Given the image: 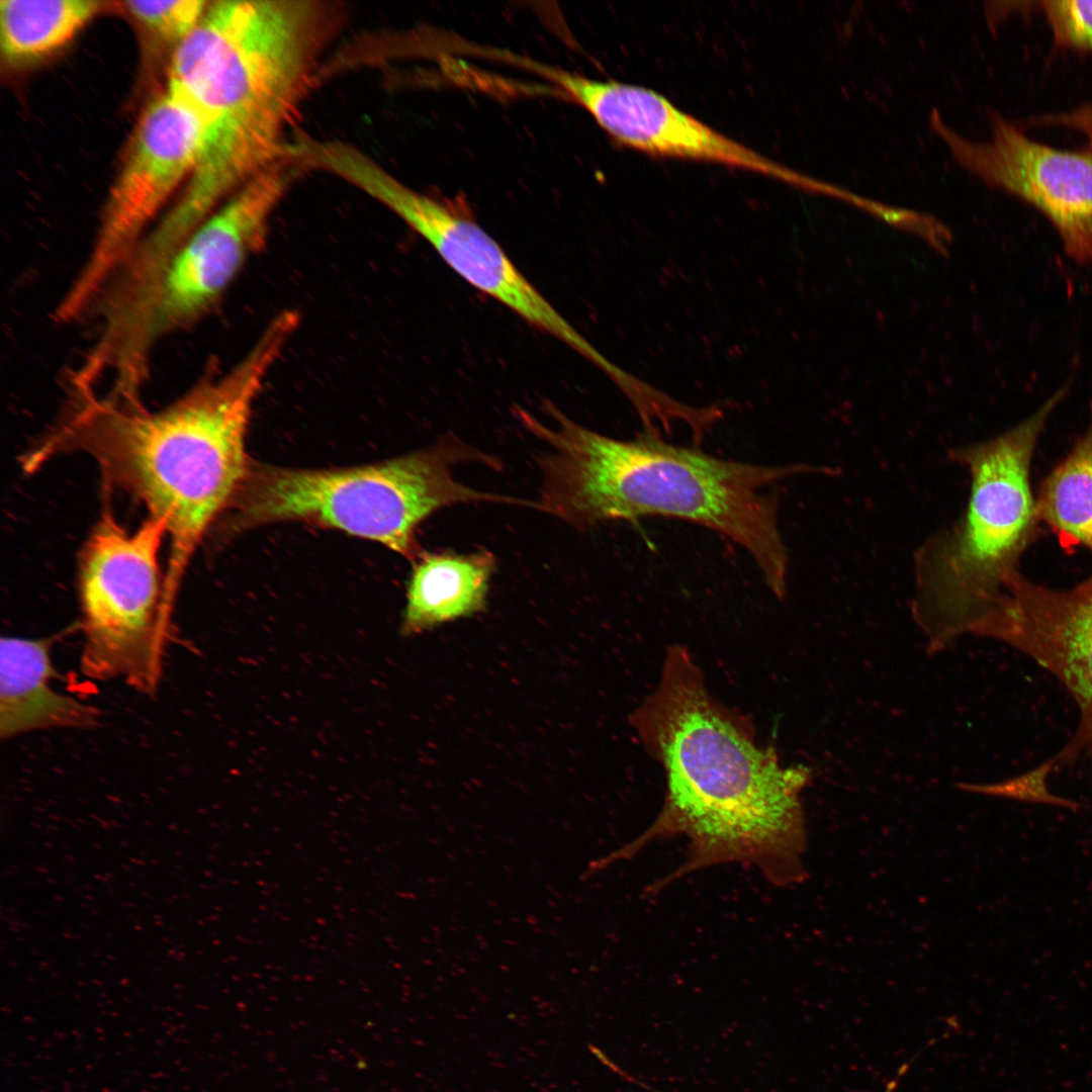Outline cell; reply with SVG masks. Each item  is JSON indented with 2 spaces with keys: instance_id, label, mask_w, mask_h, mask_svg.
Masks as SVG:
<instances>
[{
  "instance_id": "14",
  "label": "cell",
  "mask_w": 1092,
  "mask_h": 1092,
  "mask_svg": "<svg viewBox=\"0 0 1092 1092\" xmlns=\"http://www.w3.org/2000/svg\"><path fill=\"white\" fill-rule=\"evenodd\" d=\"M52 638L7 636L0 643V738L50 729H91L100 713L54 690Z\"/></svg>"
},
{
  "instance_id": "2",
  "label": "cell",
  "mask_w": 1092,
  "mask_h": 1092,
  "mask_svg": "<svg viewBox=\"0 0 1092 1092\" xmlns=\"http://www.w3.org/2000/svg\"><path fill=\"white\" fill-rule=\"evenodd\" d=\"M298 324L294 312L282 310L239 363L202 377L157 411L98 391L71 392L69 412L28 454L25 467L35 469L62 452L91 456L107 481L166 523V585L175 599L195 549L248 476L252 408Z\"/></svg>"
},
{
  "instance_id": "15",
  "label": "cell",
  "mask_w": 1092,
  "mask_h": 1092,
  "mask_svg": "<svg viewBox=\"0 0 1092 1092\" xmlns=\"http://www.w3.org/2000/svg\"><path fill=\"white\" fill-rule=\"evenodd\" d=\"M493 567L488 552L422 556L408 581L401 632L418 634L483 610Z\"/></svg>"
},
{
  "instance_id": "21",
  "label": "cell",
  "mask_w": 1092,
  "mask_h": 1092,
  "mask_svg": "<svg viewBox=\"0 0 1092 1092\" xmlns=\"http://www.w3.org/2000/svg\"><path fill=\"white\" fill-rule=\"evenodd\" d=\"M1070 123L1092 143V102L1076 107L1070 115Z\"/></svg>"
},
{
  "instance_id": "12",
  "label": "cell",
  "mask_w": 1092,
  "mask_h": 1092,
  "mask_svg": "<svg viewBox=\"0 0 1092 1092\" xmlns=\"http://www.w3.org/2000/svg\"><path fill=\"white\" fill-rule=\"evenodd\" d=\"M581 105L614 140L658 157L717 163L749 170L804 189L808 176L765 158L681 111L641 86L594 80L526 60Z\"/></svg>"
},
{
  "instance_id": "20",
  "label": "cell",
  "mask_w": 1092,
  "mask_h": 1092,
  "mask_svg": "<svg viewBox=\"0 0 1092 1092\" xmlns=\"http://www.w3.org/2000/svg\"><path fill=\"white\" fill-rule=\"evenodd\" d=\"M1056 766L1054 759H1050L1028 772L1004 782L995 784L958 783L956 787L961 791L973 794L1050 804L1078 810L1081 807L1078 803L1058 797L1048 790L1046 779Z\"/></svg>"
},
{
  "instance_id": "5",
  "label": "cell",
  "mask_w": 1092,
  "mask_h": 1092,
  "mask_svg": "<svg viewBox=\"0 0 1092 1092\" xmlns=\"http://www.w3.org/2000/svg\"><path fill=\"white\" fill-rule=\"evenodd\" d=\"M1058 390L1025 421L991 440L953 449L970 473L967 508L949 529L931 535L914 556L912 615L927 652L965 633L980 636L998 609L1039 520L1030 464L1049 418L1065 397Z\"/></svg>"
},
{
  "instance_id": "9",
  "label": "cell",
  "mask_w": 1092,
  "mask_h": 1092,
  "mask_svg": "<svg viewBox=\"0 0 1092 1092\" xmlns=\"http://www.w3.org/2000/svg\"><path fill=\"white\" fill-rule=\"evenodd\" d=\"M193 109L166 90L142 114L93 244L54 309L58 324L89 315L100 294L189 179L202 143Z\"/></svg>"
},
{
  "instance_id": "13",
  "label": "cell",
  "mask_w": 1092,
  "mask_h": 1092,
  "mask_svg": "<svg viewBox=\"0 0 1092 1092\" xmlns=\"http://www.w3.org/2000/svg\"><path fill=\"white\" fill-rule=\"evenodd\" d=\"M983 637L1018 649L1052 672L1075 700L1080 721L1057 766L1092 759V575L1057 590L1017 573Z\"/></svg>"
},
{
  "instance_id": "8",
  "label": "cell",
  "mask_w": 1092,
  "mask_h": 1092,
  "mask_svg": "<svg viewBox=\"0 0 1092 1092\" xmlns=\"http://www.w3.org/2000/svg\"><path fill=\"white\" fill-rule=\"evenodd\" d=\"M166 536L160 519L128 532L110 513L91 532L78 579L86 677L122 679L147 696L158 690L173 607L159 560Z\"/></svg>"
},
{
  "instance_id": "16",
  "label": "cell",
  "mask_w": 1092,
  "mask_h": 1092,
  "mask_svg": "<svg viewBox=\"0 0 1092 1092\" xmlns=\"http://www.w3.org/2000/svg\"><path fill=\"white\" fill-rule=\"evenodd\" d=\"M106 4L90 0H2L3 58L20 65L40 60L69 42Z\"/></svg>"
},
{
  "instance_id": "19",
  "label": "cell",
  "mask_w": 1092,
  "mask_h": 1092,
  "mask_svg": "<svg viewBox=\"0 0 1092 1092\" xmlns=\"http://www.w3.org/2000/svg\"><path fill=\"white\" fill-rule=\"evenodd\" d=\"M1033 4L1045 17L1057 47L1092 52V1L1041 0Z\"/></svg>"
},
{
  "instance_id": "1",
  "label": "cell",
  "mask_w": 1092,
  "mask_h": 1092,
  "mask_svg": "<svg viewBox=\"0 0 1092 1092\" xmlns=\"http://www.w3.org/2000/svg\"><path fill=\"white\" fill-rule=\"evenodd\" d=\"M632 719L664 768V803L641 835L592 861L593 874L653 840L681 835L689 840L685 861L650 892L726 862L754 866L777 886L806 879L801 792L810 768L783 767L772 747L757 746L750 725L709 694L686 648L668 649L658 688Z\"/></svg>"
},
{
  "instance_id": "7",
  "label": "cell",
  "mask_w": 1092,
  "mask_h": 1092,
  "mask_svg": "<svg viewBox=\"0 0 1092 1092\" xmlns=\"http://www.w3.org/2000/svg\"><path fill=\"white\" fill-rule=\"evenodd\" d=\"M296 167L279 159L238 188L175 250L139 302L103 332L102 345L121 380L145 384L156 346L218 304L266 243L271 215Z\"/></svg>"
},
{
  "instance_id": "4",
  "label": "cell",
  "mask_w": 1092,
  "mask_h": 1092,
  "mask_svg": "<svg viewBox=\"0 0 1092 1092\" xmlns=\"http://www.w3.org/2000/svg\"><path fill=\"white\" fill-rule=\"evenodd\" d=\"M546 426L518 417L549 451L539 460L542 489L535 509L577 529L612 520L656 516L696 523L742 546L780 599L787 592L788 552L779 529V500L762 490L786 477L818 472L807 464L763 466L711 456L646 433L621 441L585 429L548 405Z\"/></svg>"
},
{
  "instance_id": "6",
  "label": "cell",
  "mask_w": 1092,
  "mask_h": 1092,
  "mask_svg": "<svg viewBox=\"0 0 1092 1092\" xmlns=\"http://www.w3.org/2000/svg\"><path fill=\"white\" fill-rule=\"evenodd\" d=\"M496 461L454 437L421 451L372 465L303 470L251 464L228 511L232 532L282 521H303L377 541L408 558L415 532L432 513L460 503L523 506L515 497L482 492L453 476L462 462Z\"/></svg>"
},
{
  "instance_id": "17",
  "label": "cell",
  "mask_w": 1092,
  "mask_h": 1092,
  "mask_svg": "<svg viewBox=\"0 0 1092 1092\" xmlns=\"http://www.w3.org/2000/svg\"><path fill=\"white\" fill-rule=\"evenodd\" d=\"M1036 508L1067 545L1092 552V417L1087 431L1043 480Z\"/></svg>"
},
{
  "instance_id": "3",
  "label": "cell",
  "mask_w": 1092,
  "mask_h": 1092,
  "mask_svg": "<svg viewBox=\"0 0 1092 1092\" xmlns=\"http://www.w3.org/2000/svg\"><path fill=\"white\" fill-rule=\"evenodd\" d=\"M339 16L323 1H218L176 44L166 90L193 109L203 130L170 209L178 226L194 229L280 159Z\"/></svg>"
},
{
  "instance_id": "18",
  "label": "cell",
  "mask_w": 1092,
  "mask_h": 1092,
  "mask_svg": "<svg viewBox=\"0 0 1092 1092\" xmlns=\"http://www.w3.org/2000/svg\"><path fill=\"white\" fill-rule=\"evenodd\" d=\"M208 2L203 0L125 1L124 9L164 40L184 39L199 23Z\"/></svg>"
},
{
  "instance_id": "11",
  "label": "cell",
  "mask_w": 1092,
  "mask_h": 1092,
  "mask_svg": "<svg viewBox=\"0 0 1092 1092\" xmlns=\"http://www.w3.org/2000/svg\"><path fill=\"white\" fill-rule=\"evenodd\" d=\"M989 119L988 142L967 140L936 108L928 122L964 169L1035 207L1055 226L1070 257L1092 262V146L1079 151L1053 148L995 111Z\"/></svg>"
},
{
  "instance_id": "10",
  "label": "cell",
  "mask_w": 1092,
  "mask_h": 1092,
  "mask_svg": "<svg viewBox=\"0 0 1092 1092\" xmlns=\"http://www.w3.org/2000/svg\"><path fill=\"white\" fill-rule=\"evenodd\" d=\"M329 170L393 211L469 284L585 358L592 356L594 347L521 273L495 240L462 210L404 185L349 145L334 151Z\"/></svg>"
}]
</instances>
